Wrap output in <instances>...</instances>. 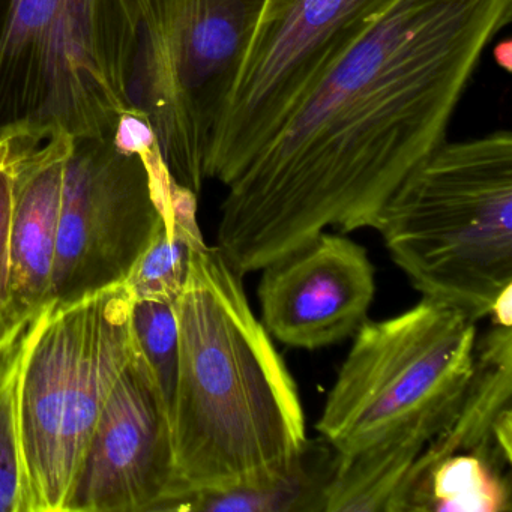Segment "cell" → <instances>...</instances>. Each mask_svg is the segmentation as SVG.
<instances>
[{
  "label": "cell",
  "mask_w": 512,
  "mask_h": 512,
  "mask_svg": "<svg viewBox=\"0 0 512 512\" xmlns=\"http://www.w3.org/2000/svg\"><path fill=\"white\" fill-rule=\"evenodd\" d=\"M512 0H391L329 62L227 187L217 248L260 271L334 227L376 230L446 139Z\"/></svg>",
  "instance_id": "1"
},
{
  "label": "cell",
  "mask_w": 512,
  "mask_h": 512,
  "mask_svg": "<svg viewBox=\"0 0 512 512\" xmlns=\"http://www.w3.org/2000/svg\"><path fill=\"white\" fill-rule=\"evenodd\" d=\"M176 317L175 487L155 512L188 494L268 484L308 439L298 386L217 247L194 250Z\"/></svg>",
  "instance_id": "2"
},
{
  "label": "cell",
  "mask_w": 512,
  "mask_h": 512,
  "mask_svg": "<svg viewBox=\"0 0 512 512\" xmlns=\"http://www.w3.org/2000/svg\"><path fill=\"white\" fill-rule=\"evenodd\" d=\"M392 262L425 298L478 320L512 286V134L445 140L380 214Z\"/></svg>",
  "instance_id": "3"
},
{
  "label": "cell",
  "mask_w": 512,
  "mask_h": 512,
  "mask_svg": "<svg viewBox=\"0 0 512 512\" xmlns=\"http://www.w3.org/2000/svg\"><path fill=\"white\" fill-rule=\"evenodd\" d=\"M149 0H0V136H113Z\"/></svg>",
  "instance_id": "4"
},
{
  "label": "cell",
  "mask_w": 512,
  "mask_h": 512,
  "mask_svg": "<svg viewBox=\"0 0 512 512\" xmlns=\"http://www.w3.org/2000/svg\"><path fill=\"white\" fill-rule=\"evenodd\" d=\"M478 334L466 313L422 296L385 320H365L316 430L340 454L404 433L433 440L457 412Z\"/></svg>",
  "instance_id": "5"
},
{
  "label": "cell",
  "mask_w": 512,
  "mask_h": 512,
  "mask_svg": "<svg viewBox=\"0 0 512 512\" xmlns=\"http://www.w3.org/2000/svg\"><path fill=\"white\" fill-rule=\"evenodd\" d=\"M131 304L119 283L47 310L20 382L31 512H65L101 410L136 347Z\"/></svg>",
  "instance_id": "6"
},
{
  "label": "cell",
  "mask_w": 512,
  "mask_h": 512,
  "mask_svg": "<svg viewBox=\"0 0 512 512\" xmlns=\"http://www.w3.org/2000/svg\"><path fill=\"white\" fill-rule=\"evenodd\" d=\"M263 0H149L131 68L134 118L170 178L199 196L212 134L241 70Z\"/></svg>",
  "instance_id": "7"
},
{
  "label": "cell",
  "mask_w": 512,
  "mask_h": 512,
  "mask_svg": "<svg viewBox=\"0 0 512 512\" xmlns=\"http://www.w3.org/2000/svg\"><path fill=\"white\" fill-rule=\"evenodd\" d=\"M176 185L134 116L113 136L73 137L62 178L53 304L124 283L166 221Z\"/></svg>",
  "instance_id": "8"
},
{
  "label": "cell",
  "mask_w": 512,
  "mask_h": 512,
  "mask_svg": "<svg viewBox=\"0 0 512 512\" xmlns=\"http://www.w3.org/2000/svg\"><path fill=\"white\" fill-rule=\"evenodd\" d=\"M391 0H263L212 134L206 178L229 185L329 62Z\"/></svg>",
  "instance_id": "9"
},
{
  "label": "cell",
  "mask_w": 512,
  "mask_h": 512,
  "mask_svg": "<svg viewBox=\"0 0 512 512\" xmlns=\"http://www.w3.org/2000/svg\"><path fill=\"white\" fill-rule=\"evenodd\" d=\"M175 476L169 407L136 344L92 431L65 512H155Z\"/></svg>",
  "instance_id": "10"
},
{
  "label": "cell",
  "mask_w": 512,
  "mask_h": 512,
  "mask_svg": "<svg viewBox=\"0 0 512 512\" xmlns=\"http://www.w3.org/2000/svg\"><path fill=\"white\" fill-rule=\"evenodd\" d=\"M260 271V322L287 347L332 346L368 319L376 271L367 250L346 236L319 233Z\"/></svg>",
  "instance_id": "11"
},
{
  "label": "cell",
  "mask_w": 512,
  "mask_h": 512,
  "mask_svg": "<svg viewBox=\"0 0 512 512\" xmlns=\"http://www.w3.org/2000/svg\"><path fill=\"white\" fill-rule=\"evenodd\" d=\"M73 137L19 134L10 220L13 316L25 322L52 304V274L61 217L62 178Z\"/></svg>",
  "instance_id": "12"
},
{
  "label": "cell",
  "mask_w": 512,
  "mask_h": 512,
  "mask_svg": "<svg viewBox=\"0 0 512 512\" xmlns=\"http://www.w3.org/2000/svg\"><path fill=\"white\" fill-rule=\"evenodd\" d=\"M511 397L512 328L493 325L476 340L472 374L457 412L416 458L398 494L395 512L404 490L448 455L472 452L500 469H511L512 455L500 448V443L512 437Z\"/></svg>",
  "instance_id": "13"
},
{
  "label": "cell",
  "mask_w": 512,
  "mask_h": 512,
  "mask_svg": "<svg viewBox=\"0 0 512 512\" xmlns=\"http://www.w3.org/2000/svg\"><path fill=\"white\" fill-rule=\"evenodd\" d=\"M337 463L338 451L323 437L307 439L280 478L260 487L188 494L169 503L166 511L325 512Z\"/></svg>",
  "instance_id": "14"
},
{
  "label": "cell",
  "mask_w": 512,
  "mask_h": 512,
  "mask_svg": "<svg viewBox=\"0 0 512 512\" xmlns=\"http://www.w3.org/2000/svg\"><path fill=\"white\" fill-rule=\"evenodd\" d=\"M428 442L412 431L352 454L338 452L325 512H395L404 479Z\"/></svg>",
  "instance_id": "15"
},
{
  "label": "cell",
  "mask_w": 512,
  "mask_h": 512,
  "mask_svg": "<svg viewBox=\"0 0 512 512\" xmlns=\"http://www.w3.org/2000/svg\"><path fill=\"white\" fill-rule=\"evenodd\" d=\"M509 470L458 452L437 461L404 490L398 512H509Z\"/></svg>",
  "instance_id": "16"
},
{
  "label": "cell",
  "mask_w": 512,
  "mask_h": 512,
  "mask_svg": "<svg viewBox=\"0 0 512 512\" xmlns=\"http://www.w3.org/2000/svg\"><path fill=\"white\" fill-rule=\"evenodd\" d=\"M196 205V194L176 185L166 221L125 278L131 298L172 302L179 298L194 250L205 244L196 220Z\"/></svg>",
  "instance_id": "17"
},
{
  "label": "cell",
  "mask_w": 512,
  "mask_h": 512,
  "mask_svg": "<svg viewBox=\"0 0 512 512\" xmlns=\"http://www.w3.org/2000/svg\"><path fill=\"white\" fill-rule=\"evenodd\" d=\"M49 307L23 323L0 352V512H31L20 440V382Z\"/></svg>",
  "instance_id": "18"
},
{
  "label": "cell",
  "mask_w": 512,
  "mask_h": 512,
  "mask_svg": "<svg viewBox=\"0 0 512 512\" xmlns=\"http://www.w3.org/2000/svg\"><path fill=\"white\" fill-rule=\"evenodd\" d=\"M131 326L140 353L145 356L172 413L179 367V328L176 302L133 299Z\"/></svg>",
  "instance_id": "19"
},
{
  "label": "cell",
  "mask_w": 512,
  "mask_h": 512,
  "mask_svg": "<svg viewBox=\"0 0 512 512\" xmlns=\"http://www.w3.org/2000/svg\"><path fill=\"white\" fill-rule=\"evenodd\" d=\"M493 325L508 326L512 328V286L506 287L496 301L490 311Z\"/></svg>",
  "instance_id": "20"
},
{
  "label": "cell",
  "mask_w": 512,
  "mask_h": 512,
  "mask_svg": "<svg viewBox=\"0 0 512 512\" xmlns=\"http://www.w3.org/2000/svg\"><path fill=\"white\" fill-rule=\"evenodd\" d=\"M26 322H28V320H26ZM23 323L22 325L14 328V326H10L5 322L4 317L0 316V352L8 346V343H10L11 340H13L14 335H16L17 331L22 328Z\"/></svg>",
  "instance_id": "21"
}]
</instances>
